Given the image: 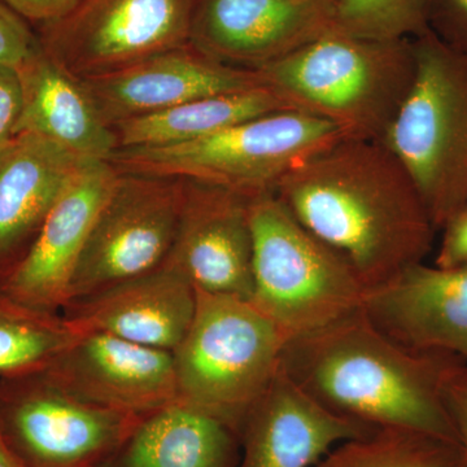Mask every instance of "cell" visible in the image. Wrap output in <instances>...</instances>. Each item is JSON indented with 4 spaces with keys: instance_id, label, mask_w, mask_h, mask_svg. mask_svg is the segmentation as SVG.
<instances>
[{
    "instance_id": "obj_1",
    "label": "cell",
    "mask_w": 467,
    "mask_h": 467,
    "mask_svg": "<svg viewBox=\"0 0 467 467\" xmlns=\"http://www.w3.org/2000/svg\"><path fill=\"white\" fill-rule=\"evenodd\" d=\"M275 193L348 261L365 290L422 263L436 227L413 178L382 142L342 140L291 171Z\"/></svg>"
},
{
    "instance_id": "obj_2",
    "label": "cell",
    "mask_w": 467,
    "mask_h": 467,
    "mask_svg": "<svg viewBox=\"0 0 467 467\" xmlns=\"http://www.w3.org/2000/svg\"><path fill=\"white\" fill-rule=\"evenodd\" d=\"M442 358L396 343L361 306L324 327L290 337L281 368L335 414L377 429L408 430L459 444L442 400V379L451 367Z\"/></svg>"
},
{
    "instance_id": "obj_3",
    "label": "cell",
    "mask_w": 467,
    "mask_h": 467,
    "mask_svg": "<svg viewBox=\"0 0 467 467\" xmlns=\"http://www.w3.org/2000/svg\"><path fill=\"white\" fill-rule=\"evenodd\" d=\"M257 72L291 110L331 122L347 140L382 142L414 84L417 60L411 39L333 29Z\"/></svg>"
},
{
    "instance_id": "obj_4",
    "label": "cell",
    "mask_w": 467,
    "mask_h": 467,
    "mask_svg": "<svg viewBox=\"0 0 467 467\" xmlns=\"http://www.w3.org/2000/svg\"><path fill=\"white\" fill-rule=\"evenodd\" d=\"M342 140L326 119L282 110L192 142L119 149L109 161L124 173L195 181L254 198L275 192L291 171Z\"/></svg>"
},
{
    "instance_id": "obj_5",
    "label": "cell",
    "mask_w": 467,
    "mask_h": 467,
    "mask_svg": "<svg viewBox=\"0 0 467 467\" xmlns=\"http://www.w3.org/2000/svg\"><path fill=\"white\" fill-rule=\"evenodd\" d=\"M411 42L416 78L382 143L408 169L441 229L467 207V51L431 29Z\"/></svg>"
},
{
    "instance_id": "obj_6",
    "label": "cell",
    "mask_w": 467,
    "mask_h": 467,
    "mask_svg": "<svg viewBox=\"0 0 467 467\" xmlns=\"http://www.w3.org/2000/svg\"><path fill=\"white\" fill-rule=\"evenodd\" d=\"M287 337L251 301L196 290L189 331L171 352L178 401L236 432L281 368Z\"/></svg>"
},
{
    "instance_id": "obj_7",
    "label": "cell",
    "mask_w": 467,
    "mask_h": 467,
    "mask_svg": "<svg viewBox=\"0 0 467 467\" xmlns=\"http://www.w3.org/2000/svg\"><path fill=\"white\" fill-rule=\"evenodd\" d=\"M251 303L287 337L317 330L361 308L355 270L292 216L275 192L251 199Z\"/></svg>"
},
{
    "instance_id": "obj_8",
    "label": "cell",
    "mask_w": 467,
    "mask_h": 467,
    "mask_svg": "<svg viewBox=\"0 0 467 467\" xmlns=\"http://www.w3.org/2000/svg\"><path fill=\"white\" fill-rule=\"evenodd\" d=\"M142 417L81 400L45 371L0 379V438L21 467H104Z\"/></svg>"
},
{
    "instance_id": "obj_9",
    "label": "cell",
    "mask_w": 467,
    "mask_h": 467,
    "mask_svg": "<svg viewBox=\"0 0 467 467\" xmlns=\"http://www.w3.org/2000/svg\"><path fill=\"white\" fill-rule=\"evenodd\" d=\"M183 198V180L119 171L77 264L67 303L161 266Z\"/></svg>"
},
{
    "instance_id": "obj_10",
    "label": "cell",
    "mask_w": 467,
    "mask_h": 467,
    "mask_svg": "<svg viewBox=\"0 0 467 467\" xmlns=\"http://www.w3.org/2000/svg\"><path fill=\"white\" fill-rule=\"evenodd\" d=\"M196 0H79L36 26L52 57L79 78L107 75L190 45Z\"/></svg>"
},
{
    "instance_id": "obj_11",
    "label": "cell",
    "mask_w": 467,
    "mask_h": 467,
    "mask_svg": "<svg viewBox=\"0 0 467 467\" xmlns=\"http://www.w3.org/2000/svg\"><path fill=\"white\" fill-rule=\"evenodd\" d=\"M337 0H196L190 45L259 70L335 29Z\"/></svg>"
},
{
    "instance_id": "obj_12",
    "label": "cell",
    "mask_w": 467,
    "mask_h": 467,
    "mask_svg": "<svg viewBox=\"0 0 467 467\" xmlns=\"http://www.w3.org/2000/svg\"><path fill=\"white\" fill-rule=\"evenodd\" d=\"M119 171L106 160H86L60 193L30 250L2 282L12 299L61 313L77 264Z\"/></svg>"
},
{
    "instance_id": "obj_13",
    "label": "cell",
    "mask_w": 467,
    "mask_h": 467,
    "mask_svg": "<svg viewBox=\"0 0 467 467\" xmlns=\"http://www.w3.org/2000/svg\"><path fill=\"white\" fill-rule=\"evenodd\" d=\"M184 181L182 211L165 264L209 294L251 300V199L213 184Z\"/></svg>"
},
{
    "instance_id": "obj_14",
    "label": "cell",
    "mask_w": 467,
    "mask_h": 467,
    "mask_svg": "<svg viewBox=\"0 0 467 467\" xmlns=\"http://www.w3.org/2000/svg\"><path fill=\"white\" fill-rule=\"evenodd\" d=\"M45 373L81 400L135 416L178 401L171 352L109 334H82Z\"/></svg>"
},
{
    "instance_id": "obj_15",
    "label": "cell",
    "mask_w": 467,
    "mask_h": 467,
    "mask_svg": "<svg viewBox=\"0 0 467 467\" xmlns=\"http://www.w3.org/2000/svg\"><path fill=\"white\" fill-rule=\"evenodd\" d=\"M100 116L113 126L186 101L264 86L257 70L226 66L192 45L124 69L81 78Z\"/></svg>"
},
{
    "instance_id": "obj_16",
    "label": "cell",
    "mask_w": 467,
    "mask_h": 467,
    "mask_svg": "<svg viewBox=\"0 0 467 467\" xmlns=\"http://www.w3.org/2000/svg\"><path fill=\"white\" fill-rule=\"evenodd\" d=\"M362 309L405 348L467 359V264H414L389 284L367 291Z\"/></svg>"
},
{
    "instance_id": "obj_17",
    "label": "cell",
    "mask_w": 467,
    "mask_h": 467,
    "mask_svg": "<svg viewBox=\"0 0 467 467\" xmlns=\"http://www.w3.org/2000/svg\"><path fill=\"white\" fill-rule=\"evenodd\" d=\"M376 430L322 407L279 368L243 420L236 467H315L337 445Z\"/></svg>"
},
{
    "instance_id": "obj_18",
    "label": "cell",
    "mask_w": 467,
    "mask_h": 467,
    "mask_svg": "<svg viewBox=\"0 0 467 467\" xmlns=\"http://www.w3.org/2000/svg\"><path fill=\"white\" fill-rule=\"evenodd\" d=\"M195 308V287L164 263L144 275L70 300L61 315L79 334H109L173 352L189 331Z\"/></svg>"
},
{
    "instance_id": "obj_19",
    "label": "cell",
    "mask_w": 467,
    "mask_h": 467,
    "mask_svg": "<svg viewBox=\"0 0 467 467\" xmlns=\"http://www.w3.org/2000/svg\"><path fill=\"white\" fill-rule=\"evenodd\" d=\"M86 160L33 134H18L0 150V282L26 257Z\"/></svg>"
},
{
    "instance_id": "obj_20",
    "label": "cell",
    "mask_w": 467,
    "mask_h": 467,
    "mask_svg": "<svg viewBox=\"0 0 467 467\" xmlns=\"http://www.w3.org/2000/svg\"><path fill=\"white\" fill-rule=\"evenodd\" d=\"M17 70L23 110L16 135H36L81 158L109 161L119 150V140L79 77L42 46Z\"/></svg>"
},
{
    "instance_id": "obj_21",
    "label": "cell",
    "mask_w": 467,
    "mask_h": 467,
    "mask_svg": "<svg viewBox=\"0 0 467 467\" xmlns=\"http://www.w3.org/2000/svg\"><path fill=\"white\" fill-rule=\"evenodd\" d=\"M241 438L232 426L182 401L140 418L104 467H236Z\"/></svg>"
},
{
    "instance_id": "obj_22",
    "label": "cell",
    "mask_w": 467,
    "mask_h": 467,
    "mask_svg": "<svg viewBox=\"0 0 467 467\" xmlns=\"http://www.w3.org/2000/svg\"><path fill=\"white\" fill-rule=\"evenodd\" d=\"M291 110L275 91L266 86L251 90L213 95L186 101L113 126L119 149L160 147L192 142L230 126Z\"/></svg>"
},
{
    "instance_id": "obj_23",
    "label": "cell",
    "mask_w": 467,
    "mask_h": 467,
    "mask_svg": "<svg viewBox=\"0 0 467 467\" xmlns=\"http://www.w3.org/2000/svg\"><path fill=\"white\" fill-rule=\"evenodd\" d=\"M81 335L61 313L33 308L0 291V379L47 370Z\"/></svg>"
},
{
    "instance_id": "obj_24",
    "label": "cell",
    "mask_w": 467,
    "mask_h": 467,
    "mask_svg": "<svg viewBox=\"0 0 467 467\" xmlns=\"http://www.w3.org/2000/svg\"><path fill=\"white\" fill-rule=\"evenodd\" d=\"M315 467H465L457 442L400 429H378L337 445Z\"/></svg>"
},
{
    "instance_id": "obj_25",
    "label": "cell",
    "mask_w": 467,
    "mask_h": 467,
    "mask_svg": "<svg viewBox=\"0 0 467 467\" xmlns=\"http://www.w3.org/2000/svg\"><path fill=\"white\" fill-rule=\"evenodd\" d=\"M335 29L361 38L411 39L429 27V0H337Z\"/></svg>"
},
{
    "instance_id": "obj_26",
    "label": "cell",
    "mask_w": 467,
    "mask_h": 467,
    "mask_svg": "<svg viewBox=\"0 0 467 467\" xmlns=\"http://www.w3.org/2000/svg\"><path fill=\"white\" fill-rule=\"evenodd\" d=\"M41 46L32 24L0 0V64L18 69Z\"/></svg>"
},
{
    "instance_id": "obj_27",
    "label": "cell",
    "mask_w": 467,
    "mask_h": 467,
    "mask_svg": "<svg viewBox=\"0 0 467 467\" xmlns=\"http://www.w3.org/2000/svg\"><path fill=\"white\" fill-rule=\"evenodd\" d=\"M429 27L447 45L467 51V0H429Z\"/></svg>"
},
{
    "instance_id": "obj_28",
    "label": "cell",
    "mask_w": 467,
    "mask_h": 467,
    "mask_svg": "<svg viewBox=\"0 0 467 467\" xmlns=\"http://www.w3.org/2000/svg\"><path fill=\"white\" fill-rule=\"evenodd\" d=\"M23 110V86L16 67L0 64V150L15 137Z\"/></svg>"
},
{
    "instance_id": "obj_29",
    "label": "cell",
    "mask_w": 467,
    "mask_h": 467,
    "mask_svg": "<svg viewBox=\"0 0 467 467\" xmlns=\"http://www.w3.org/2000/svg\"><path fill=\"white\" fill-rule=\"evenodd\" d=\"M441 392L445 408L456 429L463 465L467 467V373L451 365L442 379Z\"/></svg>"
},
{
    "instance_id": "obj_30",
    "label": "cell",
    "mask_w": 467,
    "mask_h": 467,
    "mask_svg": "<svg viewBox=\"0 0 467 467\" xmlns=\"http://www.w3.org/2000/svg\"><path fill=\"white\" fill-rule=\"evenodd\" d=\"M436 266L451 267L467 264V207L444 223Z\"/></svg>"
},
{
    "instance_id": "obj_31",
    "label": "cell",
    "mask_w": 467,
    "mask_h": 467,
    "mask_svg": "<svg viewBox=\"0 0 467 467\" xmlns=\"http://www.w3.org/2000/svg\"><path fill=\"white\" fill-rule=\"evenodd\" d=\"M34 27L66 16L78 5L79 0H2Z\"/></svg>"
},
{
    "instance_id": "obj_32",
    "label": "cell",
    "mask_w": 467,
    "mask_h": 467,
    "mask_svg": "<svg viewBox=\"0 0 467 467\" xmlns=\"http://www.w3.org/2000/svg\"><path fill=\"white\" fill-rule=\"evenodd\" d=\"M0 467H21L0 438Z\"/></svg>"
}]
</instances>
